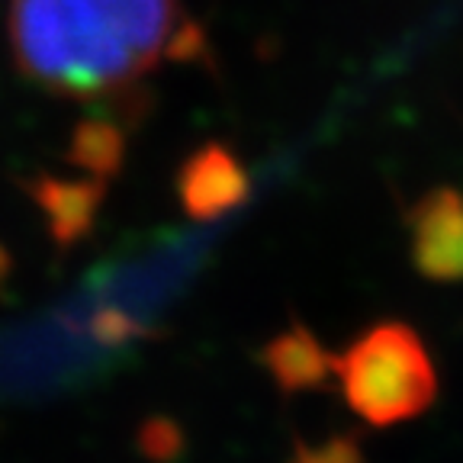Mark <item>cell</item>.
<instances>
[{
    "label": "cell",
    "instance_id": "6da1fadb",
    "mask_svg": "<svg viewBox=\"0 0 463 463\" xmlns=\"http://www.w3.org/2000/svg\"><path fill=\"white\" fill-rule=\"evenodd\" d=\"M181 0H10L7 43L26 80L68 100H100L181 49Z\"/></svg>",
    "mask_w": 463,
    "mask_h": 463
},
{
    "label": "cell",
    "instance_id": "7a4b0ae2",
    "mask_svg": "<svg viewBox=\"0 0 463 463\" xmlns=\"http://www.w3.org/2000/svg\"><path fill=\"white\" fill-rule=\"evenodd\" d=\"M347 405L370 425L419 419L438 396V373L425 341L402 322H380L332 361Z\"/></svg>",
    "mask_w": 463,
    "mask_h": 463
},
{
    "label": "cell",
    "instance_id": "3957f363",
    "mask_svg": "<svg viewBox=\"0 0 463 463\" xmlns=\"http://www.w3.org/2000/svg\"><path fill=\"white\" fill-rule=\"evenodd\" d=\"M415 268L431 280H463V196L457 190H431L415 203L412 219Z\"/></svg>",
    "mask_w": 463,
    "mask_h": 463
},
{
    "label": "cell",
    "instance_id": "277c9868",
    "mask_svg": "<svg viewBox=\"0 0 463 463\" xmlns=\"http://www.w3.org/2000/svg\"><path fill=\"white\" fill-rule=\"evenodd\" d=\"M248 194V174L222 145H206L181 171V203L196 219H213Z\"/></svg>",
    "mask_w": 463,
    "mask_h": 463
},
{
    "label": "cell",
    "instance_id": "5b68a950",
    "mask_svg": "<svg viewBox=\"0 0 463 463\" xmlns=\"http://www.w3.org/2000/svg\"><path fill=\"white\" fill-rule=\"evenodd\" d=\"M268 364L283 386L316 383L322 370L332 367V361L318 351V345L309 335H287V338L274 341L268 351Z\"/></svg>",
    "mask_w": 463,
    "mask_h": 463
}]
</instances>
